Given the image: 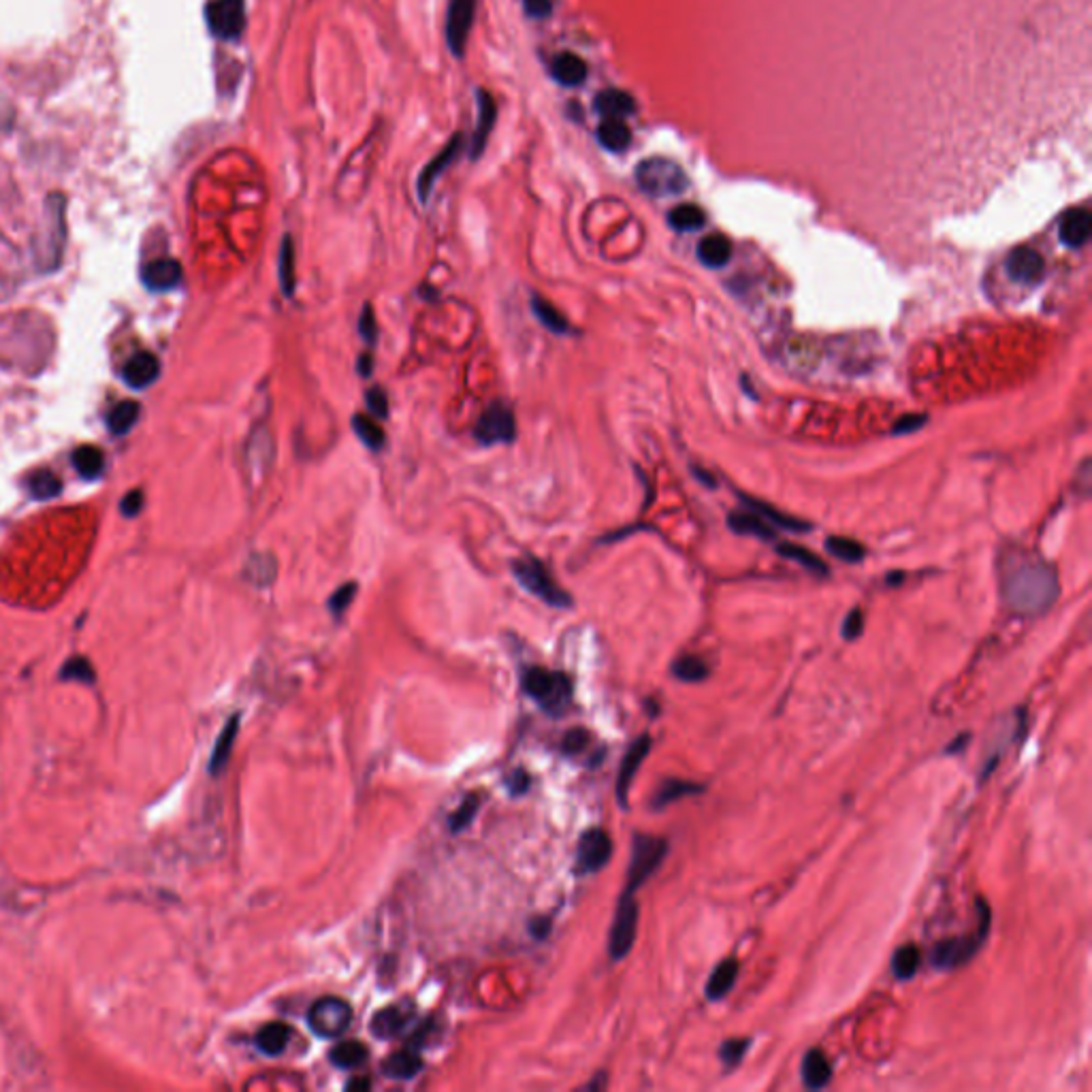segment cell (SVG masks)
<instances>
[{
	"instance_id": "2e32d148",
	"label": "cell",
	"mask_w": 1092,
	"mask_h": 1092,
	"mask_svg": "<svg viewBox=\"0 0 1092 1092\" xmlns=\"http://www.w3.org/2000/svg\"><path fill=\"white\" fill-rule=\"evenodd\" d=\"M414 1018V1007L410 1003H395L380 1009L371 1018V1032L380 1039H395L405 1031Z\"/></svg>"
},
{
	"instance_id": "484cf974",
	"label": "cell",
	"mask_w": 1092,
	"mask_h": 1092,
	"mask_svg": "<svg viewBox=\"0 0 1092 1092\" xmlns=\"http://www.w3.org/2000/svg\"><path fill=\"white\" fill-rule=\"evenodd\" d=\"M420 1069H423V1058H420V1054L414 1046L391 1054V1058L382 1064V1072L391 1080H412Z\"/></svg>"
},
{
	"instance_id": "d6986e66",
	"label": "cell",
	"mask_w": 1092,
	"mask_h": 1092,
	"mask_svg": "<svg viewBox=\"0 0 1092 1092\" xmlns=\"http://www.w3.org/2000/svg\"><path fill=\"white\" fill-rule=\"evenodd\" d=\"M1090 231H1092L1090 212L1084 208H1078L1063 216L1058 235H1061V241L1067 248H1082L1084 243L1090 240Z\"/></svg>"
},
{
	"instance_id": "f907efd6",
	"label": "cell",
	"mask_w": 1092,
	"mask_h": 1092,
	"mask_svg": "<svg viewBox=\"0 0 1092 1092\" xmlns=\"http://www.w3.org/2000/svg\"><path fill=\"white\" fill-rule=\"evenodd\" d=\"M365 402L367 408H370V412L376 416V419H387L388 416V402H387V393L382 391L380 387L370 388L365 395Z\"/></svg>"
},
{
	"instance_id": "5b68a950",
	"label": "cell",
	"mask_w": 1092,
	"mask_h": 1092,
	"mask_svg": "<svg viewBox=\"0 0 1092 1092\" xmlns=\"http://www.w3.org/2000/svg\"><path fill=\"white\" fill-rule=\"evenodd\" d=\"M512 572H515V578L527 589L529 593H534V596L542 599V602L549 604V607H555V608L572 607V598L567 596L564 589L557 585V583L553 581V576H550L549 570L544 567L542 561L534 559V557H521V559H517L515 564H512Z\"/></svg>"
},
{
	"instance_id": "52a82bcc",
	"label": "cell",
	"mask_w": 1092,
	"mask_h": 1092,
	"mask_svg": "<svg viewBox=\"0 0 1092 1092\" xmlns=\"http://www.w3.org/2000/svg\"><path fill=\"white\" fill-rule=\"evenodd\" d=\"M350 1020H353V1007L338 997H322L310 1007L307 1014V1024L324 1039H335V1037L344 1035L348 1029Z\"/></svg>"
},
{
	"instance_id": "7402d4cb",
	"label": "cell",
	"mask_w": 1092,
	"mask_h": 1092,
	"mask_svg": "<svg viewBox=\"0 0 1092 1092\" xmlns=\"http://www.w3.org/2000/svg\"><path fill=\"white\" fill-rule=\"evenodd\" d=\"M124 380L133 388H145L159 378V359L150 353L134 354L122 371Z\"/></svg>"
},
{
	"instance_id": "bcb514c9",
	"label": "cell",
	"mask_w": 1092,
	"mask_h": 1092,
	"mask_svg": "<svg viewBox=\"0 0 1092 1092\" xmlns=\"http://www.w3.org/2000/svg\"><path fill=\"white\" fill-rule=\"evenodd\" d=\"M478 807H480V803H478V796H476V794H474V796H468L466 800H463L461 807H459L455 813L451 815V821H448V824H451V830L452 832H461L463 828H468V826L472 824V819H474V815H476V811H478Z\"/></svg>"
},
{
	"instance_id": "30bf717a",
	"label": "cell",
	"mask_w": 1092,
	"mask_h": 1092,
	"mask_svg": "<svg viewBox=\"0 0 1092 1092\" xmlns=\"http://www.w3.org/2000/svg\"><path fill=\"white\" fill-rule=\"evenodd\" d=\"M45 233L39 235L37 241V261L43 269H52L58 265V258L62 254L64 243V216H62V199L53 197L47 203L45 216Z\"/></svg>"
},
{
	"instance_id": "4dcf8cb0",
	"label": "cell",
	"mask_w": 1092,
	"mask_h": 1092,
	"mask_svg": "<svg viewBox=\"0 0 1092 1092\" xmlns=\"http://www.w3.org/2000/svg\"><path fill=\"white\" fill-rule=\"evenodd\" d=\"M290 1039V1029L282 1022H272L257 1032V1047L267 1056H280Z\"/></svg>"
},
{
	"instance_id": "ab89813d",
	"label": "cell",
	"mask_w": 1092,
	"mask_h": 1092,
	"mask_svg": "<svg viewBox=\"0 0 1092 1092\" xmlns=\"http://www.w3.org/2000/svg\"><path fill=\"white\" fill-rule=\"evenodd\" d=\"M353 429L354 434L359 436V440L363 442L367 448H371V451H380L382 446H385V431H382V427L376 423L374 419H370V416L363 414H354L353 419Z\"/></svg>"
},
{
	"instance_id": "8fae6325",
	"label": "cell",
	"mask_w": 1092,
	"mask_h": 1092,
	"mask_svg": "<svg viewBox=\"0 0 1092 1092\" xmlns=\"http://www.w3.org/2000/svg\"><path fill=\"white\" fill-rule=\"evenodd\" d=\"M517 436V423H515V416H512L510 410L506 408L504 403H493L486 412L480 416V420L474 427V437L480 442L483 446H495V444H508V442L515 440Z\"/></svg>"
},
{
	"instance_id": "d4e9b609",
	"label": "cell",
	"mask_w": 1092,
	"mask_h": 1092,
	"mask_svg": "<svg viewBox=\"0 0 1092 1092\" xmlns=\"http://www.w3.org/2000/svg\"><path fill=\"white\" fill-rule=\"evenodd\" d=\"M738 969L740 966L737 958H726L719 962L706 982V997L711 998V1001H719V998L728 997V992L732 990V986L738 980Z\"/></svg>"
},
{
	"instance_id": "7dc6e473",
	"label": "cell",
	"mask_w": 1092,
	"mask_h": 1092,
	"mask_svg": "<svg viewBox=\"0 0 1092 1092\" xmlns=\"http://www.w3.org/2000/svg\"><path fill=\"white\" fill-rule=\"evenodd\" d=\"M61 677L69 680H81V683H92V680H94V670H92L88 659L73 657L62 666Z\"/></svg>"
},
{
	"instance_id": "e575fe53",
	"label": "cell",
	"mask_w": 1092,
	"mask_h": 1092,
	"mask_svg": "<svg viewBox=\"0 0 1092 1092\" xmlns=\"http://www.w3.org/2000/svg\"><path fill=\"white\" fill-rule=\"evenodd\" d=\"M532 312H534V316L540 321V324L549 329L550 333L566 335L567 331H570V322L566 321L564 314L557 310L555 306H550L549 301L542 299V297H538V295L532 297Z\"/></svg>"
},
{
	"instance_id": "7c38bea8",
	"label": "cell",
	"mask_w": 1092,
	"mask_h": 1092,
	"mask_svg": "<svg viewBox=\"0 0 1092 1092\" xmlns=\"http://www.w3.org/2000/svg\"><path fill=\"white\" fill-rule=\"evenodd\" d=\"M476 4L478 0H451L446 15V43L452 56L463 58L468 47L469 30L474 26Z\"/></svg>"
},
{
	"instance_id": "9f6ffc18",
	"label": "cell",
	"mask_w": 1092,
	"mask_h": 1092,
	"mask_svg": "<svg viewBox=\"0 0 1092 1092\" xmlns=\"http://www.w3.org/2000/svg\"><path fill=\"white\" fill-rule=\"evenodd\" d=\"M523 9L529 18L544 20L553 13V3L550 0H523Z\"/></svg>"
},
{
	"instance_id": "c3c4849f",
	"label": "cell",
	"mask_w": 1092,
	"mask_h": 1092,
	"mask_svg": "<svg viewBox=\"0 0 1092 1092\" xmlns=\"http://www.w3.org/2000/svg\"><path fill=\"white\" fill-rule=\"evenodd\" d=\"M751 1039H728L721 1046V1050H719V1058H721V1063L726 1064L728 1069L737 1067V1064L743 1061L745 1052H747Z\"/></svg>"
},
{
	"instance_id": "f546056e",
	"label": "cell",
	"mask_w": 1092,
	"mask_h": 1092,
	"mask_svg": "<svg viewBox=\"0 0 1092 1092\" xmlns=\"http://www.w3.org/2000/svg\"><path fill=\"white\" fill-rule=\"evenodd\" d=\"M705 792V786L702 783H694V781H683V779H668L664 781L659 789L656 792V796L651 800V807L653 809H666L668 804L677 803L679 798L685 796H694V794Z\"/></svg>"
},
{
	"instance_id": "db71d44e",
	"label": "cell",
	"mask_w": 1092,
	"mask_h": 1092,
	"mask_svg": "<svg viewBox=\"0 0 1092 1092\" xmlns=\"http://www.w3.org/2000/svg\"><path fill=\"white\" fill-rule=\"evenodd\" d=\"M589 745V732L583 728L570 729V732L566 734L564 738V751L566 754H581L583 749H585Z\"/></svg>"
},
{
	"instance_id": "94428289",
	"label": "cell",
	"mask_w": 1092,
	"mask_h": 1092,
	"mask_svg": "<svg viewBox=\"0 0 1092 1092\" xmlns=\"http://www.w3.org/2000/svg\"><path fill=\"white\" fill-rule=\"evenodd\" d=\"M359 371H361V376H370L371 374V356H367V354L361 356V359H359Z\"/></svg>"
},
{
	"instance_id": "8992f818",
	"label": "cell",
	"mask_w": 1092,
	"mask_h": 1092,
	"mask_svg": "<svg viewBox=\"0 0 1092 1092\" xmlns=\"http://www.w3.org/2000/svg\"><path fill=\"white\" fill-rule=\"evenodd\" d=\"M668 853V843L657 836L636 835L632 843V860L630 868H627V884L625 894H634L645 881L653 877V873L662 867L664 858Z\"/></svg>"
},
{
	"instance_id": "5bb4252c",
	"label": "cell",
	"mask_w": 1092,
	"mask_h": 1092,
	"mask_svg": "<svg viewBox=\"0 0 1092 1092\" xmlns=\"http://www.w3.org/2000/svg\"><path fill=\"white\" fill-rule=\"evenodd\" d=\"M461 150H463V134H455V137L446 143V148L442 150L440 154H436V159L425 167L423 173L419 175V182H416V192H419L420 201L423 203L429 201V194L431 191H434L436 182L440 180L442 173H444L448 167L457 160V156L461 154Z\"/></svg>"
},
{
	"instance_id": "f35d334b",
	"label": "cell",
	"mask_w": 1092,
	"mask_h": 1092,
	"mask_svg": "<svg viewBox=\"0 0 1092 1092\" xmlns=\"http://www.w3.org/2000/svg\"><path fill=\"white\" fill-rule=\"evenodd\" d=\"M280 286L289 299L295 295V246L290 235H286L280 246Z\"/></svg>"
},
{
	"instance_id": "d6a6232c",
	"label": "cell",
	"mask_w": 1092,
	"mask_h": 1092,
	"mask_svg": "<svg viewBox=\"0 0 1092 1092\" xmlns=\"http://www.w3.org/2000/svg\"><path fill=\"white\" fill-rule=\"evenodd\" d=\"M668 224L672 226L674 231L689 233V231H698L706 224V214H705V209L698 208V205L683 203V205H677L674 209H670Z\"/></svg>"
},
{
	"instance_id": "6f0895ef",
	"label": "cell",
	"mask_w": 1092,
	"mask_h": 1092,
	"mask_svg": "<svg viewBox=\"0 0 1092 1092\" xmlns=\"http://www.w3.org/2000/svg\"><path fill=\"white\" fill-rule=\"evenodd\" d=\"M506 786H508V789H510L512 794H515V796H518V794L527 792V787H529V775H527L526 770H521V769H518V770L512 772V775H508Z\"/></svg>"
},
{
	"instance_id": "680465c9",
	"label": "cell",
	"mask_w": 1092,
	"mask_h": 1092,
	"mask_svg": "<svg viewBox=\"0 0 1092 1092\" xmlns=\"http://www.w3.org/2000/svg\"><path fill=\"white\" fill-rule=\"evenodd\" d=\"M142 504H143L142 491H131V493L122 500V512L126 517H134L139 510H142Z\"/></svg>"
},
{
	"instance_id": "8d00e7d4",
	"label": "cell",
	"mask_w": 1092,
	"mask_h": 1092,
	"mask_svg": "<svg viewBox=\"0 0 1092 1092\" xmlns=\"http://www.w3.org/2000/svg\"><path fill=\"white\" fill-rule=\"evenodd\" d=\"M777 553H779L781 557H786V559L796 561V564H800L803 567H807V570L813 572V575H828V566H826L818 555H813L809 549H804V546L794 544V542H783L777 546Z\"/></svg>"
},
{
	"instance_id": "9a60e30c",
	"label": "cell",
	"mask_w": 1092,
	"mask_h": 1092,
	"mask_svg": "<svg viewBox=\"0 0 1092 1092\" xmlns=\"http://www.w3.org/2000/svg\"><path fill=\"white\" fill-rule=\"evenodd\" d=\"M1005 272L1009 278L1018 284H1035L1043 278L1046 272V261L1037 250L1032 248L1020 246L1009 252L1007 261H1005Z\"/></svg>"
},
{
	"instance_id": "681fc988",
	"label": "cell",
	"mask_w": 1092,
	"mask_h": 1092,
	"mask_svg": "<svg viewBox=\"0 0 1092 1092\" xmlns=\"http://www.w3.org/2000/svg\"><path fill=\"white\" fill-rule=\"evenodd\" d=\"M354 596H356V583H346V585L339 587L338 591L329 598V608H331V613L335 615V617L344 615V610L350 607V602H353Z\"/></svg>"
},
{
	"instance_id": "83f0119b",
	"label": "cell",
	"mask_w": 1092,
	"mask_h": 1092,
	"mask_svg": "<svg viewBox=\"0 0 1092 1092\" xmlns=\"http://www.w3.org/2000/svg\"><path fill=\"white\" fill-rule=\"evenodd\" d=\"M598 142L602 143V148H607L608 152H615V154L625 152L632 143L630 126H627L625 120L607 118V120L599 122V126H598Z\"/></svg>"
},
{
	"instance_id": "ffe728a7",
	"label": "cell",
	"mask_w": 1092,
	"mask_h": 1092,
	"mask_svg": "<svg viewBox=\"0 0 1092 1092\" xmlns=\"http://www.w3.org/2000/svg\"><path fill=\"white\" fill-rule=\"evenodd\" d=\"M142 278L148 289L169 290L173 289V286L180 284L182 267H180V263L173 261V258H159V261H152L145 265Z\"/></svg>"
},
{
	"instance_id": "f5cc1de1",
	"label": "cell",
	"mask_w": 1092,
	"mask_h": 1092,
	"mask_svg": "<svg viewBox=\"0 0 1092 1092\" xmlns=\"http://www.w3.org/2000/svg\"><path fill=\"white\" fill-rule=\"evenodd\" d=\"M862 630H864L862 610L853 608L852 613L845 617V621H843V638H845V640H856V638L862 634Z\"/></svg>"
},
{
	"instance_id": "816d5d0a",
	"label": "cell",
	"mask_w": 1092,
	"mask_h": 1092,
	"mask_svg": "<svg viewBox=\"0 0 1092 1092\" xmlns=\"http://www.w3.org/2000/svg\"><path fill=\"white\" fill-rule=\"evenodd\" d=\"M924 425H926V416H924V414H907V416H900V419L896 420V425L892 427V434H894V436H909V434H913V431H917Z\"/></svg>"
},
{
	"instance_id": "603a6c76",
	"label": "cell",
	"mask_w": 1092,
	"mask_h": 1092,
	"mask_svg": "<svg viewBox=\"0 0 1092 1092\" xmlns=\"http://www.w3.org/2000/svg\"><path fill=\"white\" fill-rule=\"evenodd\" d=\"M553 77L566 88H576V86L585 84L587 64L576 53L564 52L553 61Z\"/></svg>"
},
{
	"instance_id": "6da1fadb",
	"label": "cell",
	"mask_w": 1092,
	"mask_h": 1092,
	"mask_svg": "<svg viewBox=\"0 0 1092 1092\" xmlns=\"http://www.w3.org/2000/svg\"><path fill=\"white\" fill-rule=\"evenodd\" d=\"M1058 578L1050 566L1024 559L1005 578V599L1020 615H1039L1056 602Z\"/></svg>"
},
{
	"instance_id": "7a4b0ae2",
	"label": "cell",
	"mask_w": 1092,
	"mask_h": 1092,
	"mask_svg": "<svg viewBox=\"0 0 1092 1092\" xmlns=\"http://www.w3.org/2000/svg\"><path fill=\"white\" fill-rule=\"evenodd\" d=\"M990 926H992L990 905H986V900L980 899L977 900L975 934H969V937H962V939L939 941L933 949V965L937 966V969H945V971L958 969V966L966 965V962H969L973 956L977 954V949L986 943Z\"/></svg>"
},
{
	"instance_id": "11a10c76",
	"label": "cell",
	"mask_w": 1092,
	"mask_h": 1092,
	"mask_svg": "<svg viewBox=\"0 0 1092 1092\" xmlns=\"http://www.w3.org/2000/svg\"><path fill=\"white\" fill-rule=\"evenodd\" d=\"M359 331L361 338L365 339L367 344H374L376 342V318H374V310H371V306L363 307V314H361V321H359Z\"/></svg>"
},
{
	"instance_id": "e0dca14e",
	"label": "cell",
	"mask_w": 1092,
	"mask_h": 1092,
	"mask_svg": "<svg viewBox=\"0 0 1092 1092\" xmlns=\"http://www.w3.org/2000/svg\"><path fill=\"white\" fill-rule=\"evenodd\" d=\"M476 102H478V122H476V131L472 139H469V154H472V159H478V156L485 152L486 142H489V134L493 131L497 118L495 101L489 92L483 88L476 90Z\"/></svg>"
},
{
	"instance_id": "6125c7cd",
	"label": "cell",
	"mask_w": 1092,
	"mask_h": 1092,
	"mask_svg": "<svg viewBox=\"0 0 1092 1092\" xmlns=\"http://www.w3.org/2000/svg\"><path fill=\"white\" fill-rule=\"evenodd\" d=\"M370 1086H371L370 1080H354V1082H350L348 1086H346V1088H348V1090H367V1088H370Z\"/></svg>"
},
{
	"instance_id": "277c9868",
	"label": "cell",
	"mask_w": 1092,
	"mask_h": 1092,
	"mask_svg": "<svg viewBox=\"0 0 1092 1092\" xmlns=\"http://www.w3.org/2000/svg\"><path fill=\"white\" fill-rule=\"evenodd\" d=\"M523 688L550 715H561L572 700V683L564 672L529 668L523 674Z\"/></svg>"
},
{
	"instance_id": "91938a15",
	"label": "cell",
	"mask_w": 1092,
	"mask_h": 1092,
	"mask_svg": "<svg viewBox=\"0 0 1092 1092\" xmlns=\"http://www.w3.org/2000/svg\"><path fill=\"white\" fill-rule=\"evenodd\" d=\"M969 740H971L969 734H966V732H965V734H960L958 738H954V740H951V743L948 745V747H945V755L962 754V749H965L966 745H969Z\"/></svg>"
},
{
	"instance_id": "ba28073f",
	"label": "cell",
	"mask_w": 1092,
	"mask_h": 1092,
	"mask_svg": "<svg viewBox=\"0 0 1092 1092\" xmlns=\"http://www.w3.org/2000/svg\"><path fill=\"white\" fill-rule=\"evenodd\" d=\"M638 933V902L634 894L621 896L617 913H615L613 926L608 934V954L613 960H623L630 949L634 948Z\"/></svg>"
},
{
	"instance_id": "b9f144b4",
	"label": "cell",
	"mask_w": 1092,
	"mask_h": 1092,
	"mask_svg": "<svg viewBox=\"0 0 1092 1092\" xmlns=\"http://www.w3.org/2000/svg\"><path fill=\"white\" fill-rule=\"evenodd\" d=\"M73 466L84 478L94 480L102 472V455L96 446H79L73 455Z\"/></svg>"
},
{
	"instance_id": "7bdbcfd3",
	"label": "cell",
	"mask_w": 1092,
	"mask_h": 1092,
	"mask_svg": "<svg viewBox=\"0 0 1092 1092\" xmlns=\"http://www.w3.org/2000/svg\"><path fill=\"white\" fill-rule=\"evenodd\" d=\"M137 416H139V405L131 402V399H126V402L118 403L116 408L111 410L110 416H107V425H110V429L113 431V434L122 436L134 425Z\"/></svg>"
},
{
	"instance_id": "ac0fdd59",
	"label": "cell",
	"mask_w": 1092,
	"mask_h": 1092,
	"mask_svg": "<svg viewBox=\"0 0 1092 1092\" xmlns=\"http://www.w3.org/2000/svg\"><path fill=\"white\" fill-rule=\"evenodd\" d=\"M648 751H651V738L640 737L632 743V747L627 749L623 762H621L619 777H617V800L623 809L627 807V794H630L632 781H634L636 772L638 769H640L642 762H645Z\"/></svg>"
},
{
	"instance_id": "ee69618b",
	"label": "cell",
	"mask_w": 1092,
	"mask_h": 1092,
	"mask_svg": "<svg viewBox=\"0 0 1092 1092\" xmlns=\"http://www.w3.org/2000/svg\"><path fill=\"white\" fill-rule=\"evenodd\" d=\"M826 549H828V553L835 555L836 559L847 561V564L862 561L864 555H867V550H864L862 544L856 542V540L843 538V536H830L828 540H826Z\"/></svg>"
},
{
	"instance_id": "74e56055",
	"label": "cell",
	"mask_w": 1092,
	"mask_h": 1092,
	"mask_svg": "<svg viewBox=\"0 0 1092 1092\" xmlns=\"http://www.w3.org/2000/svg\"><path fill=\"white\" fill-rule=\"evenodd\" d=\"M920 960H922L920 949H917L913 943H907V945H902V948L896 949L894 958H892V971H894L896 980H911V977L917 973V969H920Z\"/></svg>"
},
{
	"instance_id": "9c48e42d",
	"label": "cell",
	"mask_w": 1092,
	"mask_h": 1092,
	"mask_svg": "<svg viewBox=\"0 0 1092 1092\" xmlns=\"http://www.w3.org/2000/svg\"><path fill=\"white\" fill-rule=\"evenodd\" d=\"M205 15H208L212 35L223 41L240 39L246 29V3L243 0H212Z\"/></svg>"
},
{
	"instance_id": "cb8c5ba5",
	"label": "cell",
	"mask_w": 1092,
	"mask_h": 1092,
	"mask_svg": "<svg viewBox=\"0 0 1092 1092\" xmlns=\"http://www.w3.org/2000/svg\"><path fill=\"white\" fill-rule=\"evenodd\" d=\"M800 1073H803V1082L807 1088L818 1090L830 1084L832 1064L828 1063V1058L824 1056V1052L821 1050H809L807 1056L803 1058Z\"/></svg>"
},
{
	"instance_id": "4fadbf2b",
	"label": "cell",
	"mask_w": 1092,
	"mask_h": 1092,
	"mask_svg": "<svg viewBox=\"0 0 1092 1092\" xmlns=\"http://www.w3.org/2000/svg\"><path fill=\"white\" fill-rule=\"evenodd\" d=\"M613 856V841L604 830L591 828L578 841L576 870L578 873H598L608 864Z\"/></svg>"
},
{
	"instance_id": "d590c367",
	"label": "cell",
	"mask_w": 1092,
	"mask_h": 1092,
	"mask_svg": "<svg viewBox=\"0 0 1092 1092\" xmlns=\"http://www.w3.org/2000/svg\"><path fill=\"white\" fill-rule=\"evenodd\" d=\"M331 1063L339 1069H356L365 1063L367 1047L361 1041H342L333 1047Z\"/></svg>"
},
{
	"instance_id": "f6af8a7d",
	"label": "cell",
	"mask_w": 1092,
	"mask_h": 1092,
	"mask_svg": "<svg viewBox=\"0 0 1092 1092\" xmlns=\"http://www.w3.org/2000/svg\"><path fill=\"white\" fill-rule=\"evenodd\" d=\"M30 491H32V495L39 497V500H50V497H56L58 493H61L62 483L56 474L39 472V474H35V478L30 480Z\"/></svg>"
},
{
	"instance_id": "3957f363",
	"label": "cell",
	"mask_w": 1092,
	"mask_h": 1092,
	"mask_svg": "<svg viewBox=\"0 0 1092 1092\" xmlns=\"http://www.w3.org/2000/svg\"><path fill=\"white\" fill-rule=\"evenodd\" d=\"M636 183L648 197L664 199L688 191L689 180L688 173L680 169L677 162L656 156V159L642 160L636 167Z\"/></svg>"
},
{
	"instance_id": "f1b7e54d",
	"label": "cell",
	"mask_w": 1092,
	"mask_h": 1092,
	"mask_svg": "<svg viewBox=\"0 0 1092 1092\" xmlns=\"http://www.w3.org/2000/svg\"><path fill=\"white\" fill-rule=\"evenodd\" d=\"M698 258L702 265H706V267L717 269L723 267V265L729 263V258H732V243L726 235H706L705 240L698 243Z\"/></svg>"
},
{
	"instance_id": "836d02e7",
	"label": "cell",
	"mask_w": 1092,
	"mask_h": 1092,
	"mask_svg": "<svg viewBox=\"0 0 1092 1092\" xmlns=\"http://www.w3.org/2000/svg\"><path fill=\"white\" fill-rule=\"evenodd\" d=\"M740 500H743L745 506L751 508V510H754L755 515L764 518V521L777 523V526H779V527L792 529V532H804V529H811V526H807V523H804V521H798V518L783 515V512H779V510H777V508H772L769 504H764V501L754 500V497H749V495H740Z\"/></svg>"
},
{
	"instance_id": "1f68e13d",
	"label": "cell",
	"mask_w": 1092,
	"mask_h": 1092,
	"mask_svg": "<svg viewBox=\"0 0 1092 1092\" xmlns=\"http://www.w3.org/2000/svg\"><path fill=\"white\" fill-rule=\"evenodd\" d=\"M728 526L732 532L740 534V536H754L762 540L775 538V532L769 527V523L758 515H749V512H734V515H729Z\"/></svg>"
},
{
	"instance_id": "44dd1931",
	"label": "cell",
	"mask_w": 1092,
	"mask_h": 1092,
	"mask_svg": "<svg viewBox=\"0 0 1092 1092\" xmlns=\"http://www.w3.org/2000/svg\"><path fill=\"white\" fill-rule=\"evenodd\" d=\"M593 107H596V111L602 116V120H607V118L625 120L627 116H632V113L636 111L634 99H632L627 92L615 90V88L599 92V94L596 96V101H593Z\"/></svg>"
},
{
	"instance_id": "60d3db41",
	"label": "cell",
	"mask_w": 1092,
	"mask_h": 1092,
	"mask_svg": "<svg viewBox=\"0 0 1092 1092\" xmlns=\"http://www.w3.org/2000/svg\"><path fill=\"white\" fill-rule=\"evenodd\" d=\"M672 674L679 680H683V683H700V680L708 677V666L705 664V659L696 656H683L674 659Z\"/></svg>"
},
{
	"instance_id": "4316f807",
	"label": "cell",
	"mask_w": 1092,
	"mask_h": 1092,
	"mask_svg": "<svg viewBox=\"0 0 1092 1092\" xmlns=\"http://www.w3.org/2000/svg\"><path fill=\"white\" fill-rule=\"evenodd\" d=\"M237 732H240V715H233L226 721V726L223 728V732H220V737L214 745L212 760H209V772H212V775H220V772L224 770V766L229 764Z\"/></svg>"
}]
</instances>
